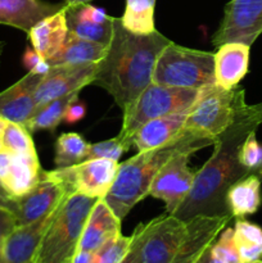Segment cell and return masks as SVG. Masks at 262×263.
I'll list each match as a JSON object with an SVG mask.
<instances>
[{
    "mask_svg": "<svg viewBox=\"0 0 262 263\" xmlns=\"http://www.w3.org/2000/svg\"><path fill=\"white\" fill-rule=\"evenodd\" d=\"M0 208L10 211L13 215H15L17 212V199L9 197L2 187H0Z\"/></svg>",
    "mask_w": 262,
    "mask_h": 263,
    "instance_id": "cell-38",
    "label": "cell"
},
{
    "mask_svg": "<svg viewBox=\"0 0 262 263\" xmlns=\"http://www.w3.org/2000/svg\"><path fill=\"white\" fill-rule=\"evenodd\" d=\"M107 50V45L68 35L61 50L46 62L50 67L62 64L98 63L104 58Z\"/></svg>",
    "mask_w": 262,
    "mask_h": 263,
    "instance_id": "cell-24",
    "label": "cell"
},
{
    "mask_svg": "<svg viewBox=\"0 0 262 263\" xmlns=\"http://www.w3.org/2000/svg\"><path fill=\"white\" fill-rule=\"evenodd\" d=\"M131 146L127 145L123 140H121L118 136L109 139V140L99 141V143L90 144L89 153H87L86 159H112V161H120L121 156L130 149Z\"/></svg>",
    "mask_w": 262,
    "mask_h": 263,
    "instance_id": "cell-34",
    "label": "cell"
},
{
    "mask_svg": "<svg viewBox=\"0 0 262 263\" xmlns=\"http://www.w3.org/2000/svg\"><path fill=\"white\" fill-rule=\"evenodd\" d=\"M79 92L80 91L71 92V94L64 95V97L50 100L41 107H38L33 115L30 117V120L26 122L25 127L30 133L38 130H48L50 133H54L57 126L64 120V115H66L69 103L79 98Z\"/></svg>",
    "mask_w": 262,
    "mask_h": 263,
    "instance_id": "cell-25",
    "label": "cell"
},
{
    "mask_svg": "<svg viewBox=\"0 0 262 263\" xmlns=\"http://www.w3.org/2000/svg\"><path fill=\"white\" fill-rule=\"evenodd\" d=\"M170 43L157 30L136 33L115 18L112 40L91 85L104 89L123 112L152 84L157 58Z\"/></svg>",
    "mask_w": 262,
    "mask_h": 263,
    "instance_id": "cell-1",
    "label": "cell"
},
{
    "mask_svg": "<svg viewBox=\"0 0 262 263\" xmlns=\"http://www.w3.org/2000/svg\"><path fill=\"white\" fill-rule=\"evenodd\" d=\"M43 171L38 154L0 151V186L14 199L30 192L41 179Z\"/></svg>",
    "mask_w": 262,
    "mask_h": 263,
    "instance_id": "cell-14",
    "label": "cell"
},
{
    "mask_svg": "<svg viewBox=\"0 0 262 263\" xmlns=\"http://www.w3.org/2000/svg\"><path fill=\"white\" fill-rule=\"evenodd\" d=\"M85 115H86V105L81 100H79V98H76L67 107L63 121H66L67 123H76L81 121L85 117Z\"/></svg>",
    "mask_w": 262,
    "mask_h": 263,
    "instance_id": "cell-36",
    "label": "cell"
},
{
    "mask_svg": "<svg viewBox=\"0 0 262 263\" xmlns=\"http://www.w3.org/2000/svg\"><path fill=\"white\" fill-rule=\"evenodd\" d=\"M7 122H8V121H5L4 118H2V117H0V138H2V135H3V131H4L5 126H7Z\"/></svg>",
    "mask_w": 262,
    "mask_h": 263,
    "instance_id": "cell-44",
    "label": "cell"
},
{
    "mask_svg": "<svg viewBox=\"0 0 262 263\" xmlns=\"http://www.w3.org/2000/svg\"><path fill=\"white\" fill-rule=\"evenodd\" d=\"M188 113L184 110L148 121L134 134L133 144L139 152H145L176 140L184 134Z\"/></svg>",
    "mask_w": 262,
    "mask_h": 263,
    "instance_id": "cell-19",
    "label": "cell"
},
{
    "mask_svg": "<svg viewBox=\"0 0 262 263\" xmlns=\"http://www.w3.org/2000/svg\"><path fill=\"white\" fill-rule=\"evenodd\" d=\"M0 263H7V262H5V258H4V254H3V251H2V247H0Z\"/></svg>",
    "mask_w": 262,
    "mask_h": 263,
    "instance_id": "cell-46",
    "label": "cell"
},
{
    "mask_svg": "<svg viewBox=\"0 0 262 263\" xmlns=\"http://www.w3.org/2000/svg\"><path fill=\"white\" fill-rule=\"evenodd\" d=\"M4 48H5V43L0 41V61H2V55H3V51H4Z\"/></svg>",
    "mask_w": 262,
    "mask_h": 263,
    "instance_id": "cell-45",
    "label": "cell"
},
{
    "mask_svg": "<svg viewBox=\"0 0 262 263\" xmlns=\"http://www.w3.org/2000/svg\"><path fill=\"white\" fill-rule=\"evenodd\" d=\"M121 233V220L103 198H99L85 225L79 251L95 253L105 241Z\"/></svg>",
    "mask_w": 262,
    "mask_h": 263,
    "instance_id": "cell-20",
    "label": "cell"
},
{
    "mask_svg": "<svg viewBox=\"0 0 262 263\" xmlns=\"http://www.w3.org/2000/svg\"><path fill=\"white\" fill-rule=\"evenodd\" d=\"M152 82L180 89L202 90L215 84V53L170 43L158 55Z\"/></svg>",
    "mask_w": 262,
    "mask_h": 263,
    "instance_id": "cell-6",
    "label": "cell"
},
{
    "mask_svg": "<svg viewBox=\"0 0 262 263\" xmlns=\"http://www.w3.org/2000/svg\"><path fill=\"white\" fill-rule=\"evenodd\" d=\"M117 161L87 159L71 167L50 171L62 182L68 194H82L91 198H104L115 182L118 171Z\"/></svg>",
    "mask_w": 262,
    "mask_h": 263,
    "instance_id": "cell-9",
    "label": "cell"
},
{
    "mask_svg": "<svg viewBox=\"0 0 262 263\" xmlns=\"http://www.w3.org/2000/svg\"><path fill=\"white\" fill-rule=\"evenodd\" d=\"M91 0H64V4L67 7H71V5H80V4H89Z\"/></svg>",
    "mask_w": 262,
    "mask_h": 263,
    "instance_id": "cell-43",
    "label": "cell"
},
{
    "mask_svg": "<svg viewBox=\"0 0 262 263\" xmlns=\"http://www.w3.org/2000/svg\"><path fill=\"white\" fill-rule=\"evenodd\" d=\"M72 263H92V253L77 251L72 258Z\"/></svg>",
    "mask_w": 262,
    "mask_h": 263,
    "instance_id": "cell-41",
    "label": "cell"
},
{
    "mask_svg": "<svg viewBox=\"0 0 262 263\" xmlns=\"http://www.w3.org/2000/svg\"><path fill=\"white\" fill-rule=\"evenodd\" d=\"M249 49L241 43H226L215 53V84L223 89L238 86L248 72Z\"/></svg>",
    "mask_w": 262,
    "mask_h": 263,
    "instance_id": "cell-21",
    "label": "cell"
},
{
    "mask_svg": "<svg viewBox=\"0 0 262 263\" xmlns=\"http://www.w3.org/2000/svg\"><path fill=\"white\" fill-rule=\"evenodd\" d=\"M249 121L253 123L254 126L258 127L262 123V102L257 103L254 105H248V112H247Z\"/></svg>",
    "mask_w": 262,
    "mask_h": 263,
    "instance_id": "cell-39",
    "label": "cell"
},
{
    "mask_svg": "<svg viewBox=\"0 0 262 263\" xmlns=\"http://www.w3.org/2000/svg\"><path fill=\"white\" fill-rule=\"evenodd\" d=\"M210 145H213L212 140L184 131L176 140L151 151L139 152L133 158L120 163L115 182L103 199L122 221L136 203L148 197L154 177L172 156L185 149L197 152Z\"/></svg>",
    "mask_w": 262,
    "mask_h": 263,
    "instance_id": "cell-3",
    "label": "cell"
},
{
    "mask_svg": "<svg viewBox=\"0 0 262 263\" xmlns=\"http://www.w3.org/2000/svg\"><path fill=\"white\" fill-rule=\"evenodd\" d=\"M67 263H72V261L71 262H67Z\"/></svg>",
    "mask_w": 262,
    "mask_h": 263,
    "instance_id": "cell-49",
    "label": "cell"
},
{
    "mask_svg": "<svg viewBox=\"0 0 262 263\" xmlns=\"http://www.w3.org/2000/svg\"><path fill=\"white\" fill-rule=\"evenodd\" d=\"M62 204V203H61ZM59 204V205H61ZM58 205V207H59ZM51 211L50 213L44 217L33 221L26 225L15 226L9 235L5 238L2 246L3 254H4L7 263H31L33 262L35 254L38 252L39 246L44 238L49 223L51 222L55 216L57 210Z\"/></svg>",
    "mask_w": 262,
    "mask_h": 263,
    "instance_id": "cell-16",
    "label": "cell"
},
{
    "mask_svg": "<svg viewBox=\"0 0 262 263\" xmlns=\"http://www.w3.org/2000/svg\"><path fill=\"white\" fill-rule=\"evenodd\" d=\"M98 199L82 194L68 195L49 223L33 263L71 262L79 251L85 225Z\"/></svg>",
    "mask_w": 262,
    "mask_h": 263,
    "instance_id": "cell-4",
    "label": "cell"
},
{
    "mask_svg": "<svg viewBox=\"0 0 262 263\" xmlns=\"http://www.w3.org/2000/svg\"><path fill=\"white\" fill-rule=\"evenodd\" d=\"M261 185V174H251L231 185L226 203L234 218H244L258 211L262 203Z\"/></svg>",
    "mask_w": 262,
    "mask_h": 263,
    "instance_id": "cell-23",
    "label": "cell"
},
{
    "mask_svg": "<svg viewBox=\"0 0 262 263\" xmlns=\"http://www.w3.org/2000/svg\"><path fill=\"white\" fill-rule=\"evenodd\" d=\"M3 149H4V148H3V144H2V140H0V151H3Z\"/></svg>",
    "mask_w": 262,
    "mask_h": 263,
    "instance_id": "cell-48",
    "label": "cell"
},
{
    "mask_svg": "<svg viewBox=\"0 0 262 263\" xmlns=\"http://www.w3.org/2000/svg\"><path fill=\"white\" fill-rule=\"evenodd\" d=\"M17 226L15 216L10 211L0 208V247L4 243L5 238L10 234V231Z\"/></svg>",
    "mask_w": 262,
    "mask_h": 263,
    "instance_id": "cell-37",
    "label": "cell"
},
{
    "mask_svg": "<svg viewBox=\"0 0 262 263\" xmlns=\"http://www.w3.org/2000/svg\"><path fill=\"white\" fill-rule=\"evenodd\" d=\"M133 235L125 236L117 234L105 241L95 253H92V263H121L130 251Z\"/></svg>",
    "mask_w": 262,
    "mask_h": 263,
    "instance_id": "cell-31",
    "label": "cell"
},
{
    "mask_svg": "<svg viewBox=\"0 0 262 263\" xmlns=\"http://www.w3.org/2000/svg\"><path fill=\"white\" fill-rule=\"evenodd\" d=\"M247 112L216 139L213 154L204 166L195 172L189 194L171 213L172 216L182 221L195 216H233L226 203L228 190L238 180L256 174L241 166L238 158L244 139L251 131L257 130Z\"/></svg>",
    "mask_w": 262,
    "mask_h": 263,
    "instance_id": "cell-2",
    "label": "cell"
},
{
    "mask_svg": "<svg viewBox=\"0 0 262 263\" xmlns=\"http://www.w3.org/2000/svg\"><path fill=\"white\" fill-rule=\"evenodd\" d=\"M156 0H126V9L121 17L122 25L136 33H149L154 27Z\"/></svg>",
    "mask_w": 262,
    "mask_h": 263,
    "instance_id": "cell-29",
    "label": "cell"
},
{
    "mask_svg": "<svg viewBox=\"0 0 262 263\" xmlns=\"http://www.w3.org/2000/svg\"><path fill=\"white\" fill-rule=\"evenodd\" d=\"M31 263H33V262H31Z\"/></svg>",
    "mask_w": 262,
    "mask_h": 263,
    "instance_id": "cell-51",
    "label": "cell"
},
{
    "mask_svg": "<svg viewBox=\"0 0 262 263\" xmlns=\"http://www.w3.org/2000/svg\"><path fill=\"white\" fill-rule=\"evenodd\" d=\"M211 253L221 263H243L234 241V229L225 228L211 246Z\"/></svg>",
    "mask_w": 262,
    "mask_h": 263,
    "instance_id": "cell-33",
    "label": "cell"
},
{
    "mask_svg": "<svg viewBox=\"0 0 262 263\" xmlns=\"http://www.w3.org/2000/svg\"><path fill=\"white\" fill-rule=\"evenodd\" d=\"M68 195L71 194L50 171H43L38 184L17 199V212L14 215L17 226L44 217L55 210Z\"/></svg>",
    "mask_w": 262,
    "mask_h": 263,
    "instance_id": "cell-13",
    "label": "cell"
},
{
    "mask_svg": "<svg viewBox=\"0 0 262 263\" xmlns=\"http://www.w3.org/2000/svg\"><path fill=\"white\" fill-rule=\"evenodd\" d=\"M248 109L246 90L235 86L223 89L213 84L199 91L190 107L184 131L199 138L215 140L222 135Z\"/></svg>",
    "mask_w": 262,
    "mask_h": 263,
    "instance_id": "cell-5",
    "label": "cell"
},
{
    "mask_svg": "<svg viewBox=\"0 0 262 263\" xmlns=\"http://www.w3.org/2000/svg\"><path fill=\"white\" fill-rule=\"evenodd\" d=\"M233 218V216H195L185 221L184 236L172 263L197 262Z\"/></svg>",
    "mask_w": 262,
    "mask_h": 263,
    "instance_id": "cell-15",
    "label": "cell"
},
{
    "mask_svg": "<svg viewBox=\"0 0 262 263\" xmlns=\"http://www.w3.org/2000/svg\"><path fill=\"white\" fill-rule=\"evenodd\" d=\"M23 64L28 69V72L40 74H45L49 71V68H50L48 62L41 58L33 48L26 49L25 54H23Z\"/></svg>",
    "mask_w": 262,
    "mask_h": 263,
    "instance_id": "cell-35",
    "label": "cell"
},
{
    "mask_svg": "<svg viewBox=\"0 0 262 263\" xmlns=\"http://www.w3.org/2000/svg\"><path fill=\"white\" fill-rule=\"evenodd\" d=\"M66 7L64 3L45 0H0V25L28 31L43 18L54 14Z\"/></svg>",
    "mask_w": 262,
    "mask_h": 263,
    "instance_id": "cell-18",
    "label": "cell"
},
{
    "mask_svg": "<svg viewBox=\"0 0 262 263\" xmlns=\"http://www.w3.org/2000/svg\"><path fill=\"white\" fill-rule=\"evenodd\" d=\"M193 153L195 152L190 149L177 152L159 170L152 182L149 195L163 200L169 215L184 202L193 186L195 172L188 166Z\"/></svg>",
    "mask_w": 262,
    "mask_h": 263,
    "instance_id": "cell-11",
    "label": "cell"
},
{
    "mask_svg": "<svg viewBox=\"0 0 262 263\" xmlns=\"http://www.w3.org/2000/svg\"><path fill=\"white\" fill-rule=\"evenodd\" d=\"M186 222L172 215H163L151 222L139 225L135 235L139 241L140 263H172L182 236Z\"/></svg>",
    "mask_w": 262,
    "mask_h": 263,
    "instance_id": "cell-8",
    "label": "cell"
},
{
    "mask_svg": "<svg viewBox=\"0 0 262 263\" xmlns=\"http://www.w3.org/2000/svg\"><path fill=\"white\" fill-rule=\"evenodd\" d=\"M27 35L33 49L38 51L41 58L48 61L51 57L55 55L62 49L68 36L66 7L59 12L39 21L28 31Z\"/></svg>",
    "mask_w": 262,
    "mask_h": 263,
    "instance_id": "cell-22",
    "label": "cell"
},
{
    "mask_svg": "<svg viewBox=\"0 0 262 263\" xmlns=\"http://www.w3.org/2000/svg\"><path fill=\"white\" fill-rule=\"evenodd\" d=\"M0 187H2V186H0ZM2 189H3V187H2Z\"/></svg>",
    "mask_w": 262,
    "mask_h": 263,
    "instance_id": "cell-50",
    "label": "cell"
},
{
    "mask_svg": "<svg viewBox=\"0 0 262 263\" xmlns=\"http://www.w3.org/2000/svg\"><path fill=\"white\" fill-rule=\"evenodd\" d=\"M262 33V0H230L212 44L218 48L226 43H241L251 46Z\"/></svg>",
    "mask_w": 262,
    "mask_h": 263,
    "instance_id": "cell-10",
    "label": "cell"
},
{
    "mask_svg": "<svg viewBox=\"0 0 262 263\" xmlns=\"http://www.w3.org/2000/svg\"><path fill=\"white\" fill-rule=\"evenodd\" d=\"M195 263H221V262H218L217 259L212 256V253H211V247H210V248H208L207 251H205L204 253L198 258V261Z\"/></svg>",
    "mask_w": 262,
    "mask_h": 263,
    "instance_id": "cell-42",
    "label": "cell"
},
{
    "mask_svg": "<svg viewBox=\"0 0 262 263\" xmlns=\"http://www.w3.org/2000/svg\"><path fill=\"white\" fill-rule=\"evenodd\" d=\"M66 18L68 35L103 44V45H109L112 40L115 17H109V20L105 21L104 23H94L77 15V13L71 7L66 5Z\"/></svg>",
    "mask_w": 262,
    "mask_h": 263,
    "instance_id": "cell-26",
    "label": "cell"
},
{
    "mask_svg": "<svg viewBox=\"0 0 262 263\" xmlns=\"http://www.w3.org/2000/svg\"><path fill=\"white\" fill-rule=\"evenodd\" d=\"M249 263H262V259H257V261H253V262H249Z\"/></svg>",
    "mask_w": 262,
    "mask_h": 263,
    "instance_id": "cell-47",
    "label": "cell"
},
{
    "mask_svg": "<svg viewBox=\"0 0 262 263\" xmlns=\"http://www.w3.org/2000/svg\"><path fill=\"white\" fill-rule=\"evenodd\" d=\"M89 148L90 144L80 134L68 133L61 135L54 145V163L57 168L71 167L84 162L89 153Z\"/></svg>",
    "mask_w": 262,
    "mask_h": 263,
    "instance_id": "cell-28",
    "label": "cell"
},
{
    "mask_svg": "<svg viewBox=\"0 0 262 263\" xmlns=\"http://www.w3.org/2000/svg\"><path fill=\"white\" fill-rule=\"evenodd\" d=\"M3 148L15 154H38L30 131L20 123L8 121L0 138Z\"/></svg>",
    "mask_w": 262,
    "mask_h": 263,
    "instance_id": "cell-30",
    "label": "cell"
},
{
    "mask_svg": "<svg viewBox=\"0 0 262 263\" xmlns=\"http://www.w3.org/2000/svg\"><path fill=\"white\" fill-rule=\"evenodd\" d=\"M234 241L243 263L262 258V229L244 218H236Z\"/></svg>",
    "mask_w": 262,
    "mask_h": 263,
    "instance_id": "cell-27",
    "label": "cell"
},
{
    "mask_svg": "<svg viewBox=\"0 0 262 263\" xmlns=\"http://www.w3.org/2000/svg\"><path fill=\"white\" fill-rule=\"evenodd\" d=\"M98 66L99 62L50 67L40 80L33 94L36 108L57 98L80 91L82 87L91 85L98 71Z\"/></svg>",
    "mask_w": 262,
    "mask_h": 263,
    "instance_id": "cell-12",
    "label": "cell"
},
{
    "mask_svg": "<svg viewBox=\"0 0 262 263\" xmlns=\"http://www.w3.org/2000/svg\"><path fill=\"white\" fill-rule=\"evenodd\" d=\"M200 90L163 86L152 82L122 112V127L118 138L127 145H134L133 136L144 123L171 113L189 110Z\"/></svg>",
    "mask_w": 262,
    "mask_h": 263,
    "instance_id": "cell-7",
    "label": "cell"
},
{
    "mask_svg": "<svg viewBox=\"0 0 262 263\" xmlns=\"http://www.w3.org/2000/svg\"><path fill=\"white\" fill-rule=\"evenodd\" d=\"M121 263H140V258H139V241L135 233L133 234V243H131L130 251H128V253L126 254V257Z\"/></svg>",
    "mask_w": 262,
    "mask_h": 263,
    "instance_id": "cell-40",
    "label": "cell"
},
{
    "mask_svg": "<svg viewBox=\"0 0 262 263\" xmlns=\"http://www.w3.org/2000/svg\"><path fill=\"white\" fill-rule=\"evenodd\" d=\"M43 76L28 72L15 84L0 92V117L25 126L36 109L33 94Z\"/></svg>",
    "mask_w": 262,
    "mask_h": 263,
    "instance_id": "cell-17",
    "label": "cell"
},
{
    "mask_svg": "<svg viewBox=\"0 0 262 263\" xmlns=\"http://www.w3.org/2000/svg\"><path fill=\"white\" fill-rule=\"evenodd\" d=\"M241 166L262 175V145L256 138V130L251 131L241 143L238 154Z\"/></svg>",
    "mask_w": 262,
    "mask_h": 263,
    "instance_id": "cell-32",
    "label": "cell"
}]
</instances>
